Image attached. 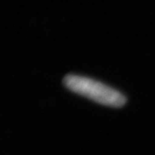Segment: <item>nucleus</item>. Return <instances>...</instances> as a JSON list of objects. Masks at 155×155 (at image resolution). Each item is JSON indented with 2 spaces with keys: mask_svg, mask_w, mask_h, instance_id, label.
<instances>
[{
  "mask_svg": "<svg viewBox=\"0 0 155 155\" xmlns=\"http://www.w3.org/2000/svg\"><path fill=\"white\" fill-rule=\"evenodd\" d=\"M63 83L70 91L103 105L122 107L126 104V97L120 91L90 78L68 74Z\"/></svg>",
  "mask_w": 155,
  "mask_h": 155,
  "instance_id": "1",
  "label": "nucleus"
}]
</instances>
